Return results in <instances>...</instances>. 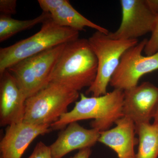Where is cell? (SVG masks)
Here are the masks:
<instances>
[{"label": "cell", "instance_id": "cell-17", "mask_svg": "<svg viewBox=\"0 0 158 158\" xmlns=\"http://www.w3.org/2000/svg\"><path fill=\"white\" fill-rule=\"evenodd\" d=\"M144 51L146 56L153 55L158 52V13L156 15L154 27Z\"/></svg>", "mask_w": 158, "mask_h": 158}, {"label": "cell", "instance_id": "cell-5", "mask_svg": "<svg viewBox=\"0 0 158 158\" xmlns=\"http://www.w3.org/2000/svg\"><path fill=\"white\" fill-rule=\"evenodd\" d=\"M108 34L96 31L88 39L98 61L96 78L86 91L92 96H102L108 93V85L122 56L138 43V40L113 39Z\"/></svg>", "mask_w": 158, "mask_h": 158}, {"label": "cell", "instance_id": "cell-24", "mask_svg": "<svg viewBox=\"0 0 158 158\" xmlns=\"http://www.w3.org/2000/svg\"><path fill=\"white\" fill-rule=\"evenodd\" d=\"M157 124V125H158V124Z\"/></svg>", "mask_w": 158, "mask_h": 158}, {"label": "cell", "instance_id": "cell-14", "mask_svg": "<svg viewBox=\"0 0 158 158\" xmlns=\"http://www.w3.org/2000/svg\"><path fill=\"white\" fill-rule=\"evenodd\" d=\"M51 15L52 19L59 25L70 28L79 32L84 31L85 28L89 27L106 34L110 33L107 29L83 16L73 7L69 1Z\"/></svg>", "mask_w": 158, "mask_h": 158}, {"label": "cell", "instance_id": "cell-11", "mask_svg": "<svg viewBox=\"0 0 158 158\" xmlns=\"http://www.w3.org/2000/svg\"><path fill=\"white\" fill-rule=\"evenodd\" d=\"M0 78V125L7 127L22 122L27 97L9 71H5Z\"/></svg>", "mask_w": 158, "mask_h": 158}, {"label": "cell", "instance_id": "cell-16", "mask_svg": "<svg viewBox=\"0 0 158 158\" xmlns=\"http://www.w3.org/2000/svg\"><path fill=\"white\" fill-rule=\"evenodd\" d=\"M50 19L51 14L44 12L35 18L25 20L15 19L11 16L1 15L0 42L7 40L19 32L32 28L39 24H43Z\"/></svg>", "mask_w": 158, "mask_h": 158}, {"label": "cell", "instance_id": "cell-21", "mask_svg": "<svg viewBox=\"0 0 158 158\" xmlns=\"http://www.w3.org/2000/svg\"><path fill=\"white\" fill-rule=\"evenodd\" d=\"M91 153V150L90 148H84L79 150L73 156L70 158H89Z\"/></svg>", "mask_w": 158, "mask_h": 158}, {"label": "cell", "instance_id": "cell-23", "mask_svg": "<svg viewBox=\"0 0 158 158\" xmlns=\"http://www.w3.org/2000/svg\"><path fill=\"white\" fill-rule=\"evenodd\" d=\"M153 118L154 119V123L158 124V103L156 109L155 113L154 116Z\"/></svg>", "mask_w": 158, "mask_h": 158}, {"label": "cell", "instance_id": "cell-22", "mask_svg": "<svg viewBox=\"0 0 158 158\" xmlns=\"http://www.w3.org/2000/svg\"><path fill=\"white\" fill-rule=\"evenodd\" d=\"M148 8L154 14L158 13V0H144Z\"/></svg>", "mask_w": 158, "mask_h": 158}, {"label": "cell", "instance_id": "cell-6", "mask_svg": "<svg viewBox=\"0 0 158 158\" xmlns=\"http://www.w3.org/2000/svg\"><path fill=\"white\" fill-rule=\"evenodd\" d=\"M66 44L23 59L7 69L27 98L49 84L55 65Z\"/></svg>", "mask_w": 158, "mask_h": 158}, {"label": "cell", "instance_id": "cell-9", "mask_svg": "<svg viewBox=\"0 0 158 158\" xmlns=\"http://www.w3.org/2000/svg\"><path fill=\"white\" fill-rule=\"evenodd\" d=\"M158 103V87L150 82H143L124 90L123 116L131 118L136 126L149 123L153 118Z\"/></svg>", "mask_w": 158, "mask_h": 158}, {"label": "cell", "instance_id": "cell-15", "mask_svg": "<svg viewBox=\"0 0 158 158\" xmlns=\"http://www.w3.org/2000/svg\"><path fill=\"white\" fill-rule=\"evenodd\" d=\"M136 127L138 147L135 158H157L158 125L156 123H142Z\"/></svg>", "mask_w": 158, "mask_h": 158}, {"label": "cell", "instance_id": "cell-4", "mask_svg": "<svg viewBox=\"0 0 158 158\" xmlns=\"http://www.w3.org/2000/svg\"><path fill=\"white\" fill-rule=\"evenodd\" d=\"M78 91L50 82L46 87L27 98L23 122L37 125H51L67 113L71 104L80 97Z\"/></svg>", "mask_w": 158, "mask_h": 158}, {"label": "cell", "instance_id": "cell-13", "mask_svg": "<svg viewBox=\"0 0 158 158\" xmlns=\"http://www.w3.org/2000/svg\"><path fill=\"white\" fill-rule=\"evenodd\" d=\"M113 128L100 133L98 142L114 151L118 158H135V146L136 127L131 118L123 116L116 122Z\"/></svg>", "mask_w": 158, "mask_h": 158}, {"label": "cell", "instance_id": "cell-8", "mask_svg": "<svg viewBox=\"0 0 158 158\" xmlns=\"http://www.w3.org/2000/svg\"><path fill=\"white\" fill-rule=\"evenodd\" d=\"M122 18L119 27L109 33L113 39L138 40L152 33L156 15L148 8L144 0H121Z\"/></svg>", "mask_w": 158, "mask_h": 158}, {"label": "cell", "instance_id": "cell-10", "mask_svg": "<svg viewBox=\"0 0 158 158\" xmlns=\"http://www.w3.org/2000/svg\"><path fill=\"white\" fill-rule=\"evenodd\" d=\"M50 125L22 122L8 126L0 142V158H21L34 139L52 131Z\"/></svg>", "mask_w": 158, "mask_h": 158}, {"label": "cell", "instance_id": "cell-18", "mask_svg": "<svg viewBox=\"0 0 158 158\" xmlns=\"http://www.w3.org/2000/svg\"><path fill=\"white\" fill-rule=\"evenodd\" d=\"M68 0H38L43 12L52 14L65 4Z\"/></svg>", "mask_w": 158, "mask_h": 158}, {"label": "cell", "instance_id": "cell-1", "mask_svg": "<svg viewBox=\"0 0 158 158\" xmlns=\"http://www.w3.org/2000/svg\"><path fill=\"white\" fill-rule=\"evenodd\" d=\"M98 61L88 39L66 44L55 65L50 82L79 91L90 87L96 78Z\"/></svg>", "mask_w": 158, "mask_h": 158}, {"label": "cell", "instance_id": "cell-20", "mask_svg": "<svg viewBox=\"0 0 158 158\" xmlns=\"http://www.w3.org/2000/svg\"><path fill=\"white\" fill-rule=\"evenodd\" d=\"M17 1L16 0H1L0 12L1 15L11 16L16 14Z\"/></svg>", "mask_w": 158, "mask_h": 158}, {"label": "cell", "instance_id": "cell-2", "mask_svg": "<svg viewBox=\"0 0 158 158\" xmlns=\"http://www.w3.org/2000/svg\"><path fill=\"white\" fill-rule=\"evenodd\" d=\"M80 97V100L76 102L72 110L51 125L52 130L62 129L69 123L80 120L93 119L90 123L91 128L103 131L110 129L123 116V90L114 89L105 95L90 97L81 93Z\"/></svg>", "mask_w": 158, "mask_h": 158}, {"label": "cell", "instance_id": "cell-3", "mask_svg": "<svg viewBox=\"0 0 158 158\" xmlns=\"http://www.w3.org/2000/svg\"><path fill=\"white\" fill-rule=\"evenodd\" d=\"M79 37V31L59 26L51 18L43 23L40 30L33 36L0 48V75L23 59L76 40Z\"/></svg>", "mask_w": 158, "mask_h": 158}, {"label": "cell", "instance_id": "cell-12", "mask_svg": "<svg viewBox=\"0 0 158 158\" xmlns=\"http://www.w3.org/2000/svg\"><path fill=\"white\" fill-rule=\"evenodd\" d=\"M100 133L95 129L85 128L77 122L69 123L49 146L52 157L62 158L75 150L90 148L98 142Z\"/></svg>", "mask_w": 158, "mask_h": 158}, {"label": "cell", "instance_id": "cell-7", "mask_svg": "<svg viewBox=\"0 0 158 158\" xmlns=\"http://www.w3.org/2000/svg\"><path fill=\"white\" fill-rule=\"evenodd\" d=\"M148 40L143 39L123 54L110 80L111 87L123 91L129 89L138 85L144 75L158 70V52L151 56L142 55Z\"/></svg>", "mask_w": 158, "mask_h": 158}, {"label": "cell", "instance_id": "cell-19", "mask_svg": "<svg viewBox=\"0 0 158 158\" xmlns=\"http://www.w3.org/2000/svg\"><path fill=\"white\" fill-rule=\"evenodd\" d=\"M28 158H52L50 148L42 141L38 142Z\"/></svg>", "mask_w": 158, "mask_h": 158}]
</instances>
